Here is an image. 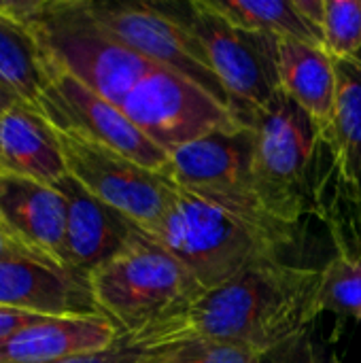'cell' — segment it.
<instances>
[{"instance_id": "cell-28", "label": "cell", "mask_w": 361, "mask_h": 363, "mask_svg": "<svg viewBox=\"0 0 361 363\" xmlns=\"http://www.w3.org/2000/svg\"><path fill=\"white\" fill-rule=\"evenodd\" d=\"M17 102H21V100H17L6 87L0 85V115H4V113H6L13 104H17Z\"/></svg>"}, {"instance_id": "cell-26", "label": "cell", "mask_w": 361, "mask_h": 363, "mask_svg": "<svg viewBox=\"0 0 361 363\" xmlns=\"http://www.w3.org/2000/svg\"><path fill=\"white\" fill-rule=\"evenodd\" d=\"M43 315H34V313H26V311H17V308H4L0 306V342L6 340L9 336L43 321Z\"/></svg>"}, {"instance_id": "cell-4", "label": "cell", "mask_w": 361, "mask_h": 363, "mask_svg": "<svg viewBox=\"0 0 361 363\" xmlns=\"http://www.w3.org/2000/svg\"><path fill=\"white\" fill-rule=\"evenodd\" d=\"M87 285L100 315L121 332L179 317L204 294L194 274L140 230L115 257L87 274Z\"/></svg>"}, {"instance_id": "cell-27", "label": "cell", "mask_w": 361, "mask_h": 363, "mask_svg": "<svg viewBox=\"0 0 361 363\" xmlns=\"http://www.w3.org/2000/svg\"><path fill=\"white\" fill-rule=\"evenodd\" d=\"M0 259H36L32 257L6 230V225L0 219ZM38 262V259H36ZM45 264V262H43Z\"/></svg>"}, {"instance_id": "cell-22", "label": "cell", "mask_w": 361, "mask_h": 363, "mask_svg": "<svg viewBox=\"0 0 361 363\" xmlns=\"http://www.w3.org/2000/svg\"><path fill=\"white\" fill-rule=\"evenodd\" d=\"M319 313L361 321V257L338 253L321 270L317 291Z\"/></svg>"}, {"instance_id": "cell-7", "label": "cell", "mask_w": 361, "mask_h": 363, "mask_svg": "<svg viewBox=\"0 0 361 363\" xmlns=\"http://www.w3.org/2000/svg\"><path fill=\"white\" fill-rule=\"evenodd\" d=\"M257 194L272 219L300 228L313 215V179L321 128L281 89L249 125Z\"/></svg>"}, {"instance_id": "cell-18", "label": "cell", "mask_w": 361, "mask_h": 363, "mask_svg": "<svg viewBox=\"0 0 361 363\" xmlns=\"http://www.w3.org/2000/svg\"><path fill=\"white\" fill-rule=\"evenodd\" d=\"M277 70L281 89L319 125L326 128L336 111L334 60L315 45L279 38Z\"/></svg>"}, {"instance_id": "cell-14", "label": "cell", "mask_w": 361, "mask_h": 363, "mask_svg": "<svg viewBox=\"0 0 361 363\" xmlns=\"http://www.w3.org/2000/svg\"><path fill=\"white\" fill-rule=\"evenodd\" d=\"M0 306L43 317L100 315L87 277L36 259H0Z\"/></svg>"}, {"instance_id": "cell-5", "label": "cell", "mask_w": 361, "mask_h": 363, "mask_svg": "<svg viewBox=\"0 0 361 363\" xmlns=\"http://www.w3.org/2000/svg\"><path fill=\"white\" fill-rule=\"evenodd\" d=\"M336 111L321 128L313 179V217L338 253L361 257V60H334Z\"/></svg>"}, {"instance_id": "cell-25", "label": "cell", "mask_w": 361, "mask_h": 363, "mask_svg": "<svg viewBox=\"0 0 361 363\" xmlns=\"http://www.w3.org/2000/svg\"><path fill=\"white\" fill-rule=\"evenodd\" d=\"M185 363H262V355L234 345L200 340L198 349Z\"/></svg>"}, {"instance_id": "cell-15", "label": "cell", "mask_w": 361, "mask_h": 363, "mask_svg": "<svg viewBox=\"0 0 361 363\" xmlns=\"http://www.w3.org/2000/svg\"><path fill=\"white\" fill-rule=\"evenodd\" d=\"M66 198V253L70 270L87 277L115 257L136 234V225L119 211L100 202L66 174L55 185Z\"/></svg>"}, {"instance_id": "cell-20", "label": "cell", "mask_w": 361, "mask_h": 363, "mask_svg": "<svg viewBox=\"0 0 361 363\" xmlns=\"http://www.w3.org/2000/svg\"><path fill=\"white\" fill-rule=\"evenodd\" d=\"M0 85L38 108L47 85V60L28 26L0 11Z\"/></svg>"}, {"instance_id": "cell-17", "label": "cell", "mask_w": 361, "mask_h": 363, "mask_svg": "<svg viewBox=\"0 0 361 363\" xmlns=\"http://www.w3.org/2000/svg\"><path fill=\"white\" fill-rule=\"evenodd\" d=\"M0 172L43 185H57L68 174L55 128L26 102L0 115Z\"/></svg>"}, {"instance_id": "cell-6", "label": "cell", "mask_w": 361, "mask_h": 363, "mask_svg": "<svg viewBox=\"0 0 361 363\" xmlns=\"http://www.w3.org/2000/svg\"><path fill=\"white\" fill-rule=\"evenodd\" d=\"M168 155L164 174L177 187L251 223L283 247L296 242L298 230L272 219L260 200L251 128L215 130Z\"/></svg>"}, {"instance_id": "cell-9", "label": "cell", "mask_w": 361, "mask_h": 363, "mask_svg": "<svg viewBox=\"0 0 361 363\" xmlns=\"http://www.w3.org/2000/svg\"><path fill=\"white\" fill-rule=\"evenodd\" d=\"M68 174L91 196L128 217L140 232L153 230L166 215L177 185L157 170L85 136L55 130Z\"/></svg>"}, {"instance_id": "cell-13", "label": "cell", "mask_w": 361, "mask_h": 363, "mask_svg": "<svg viewBox=\"0 0 361 363\" xmlns=\"http://www.w3.org/2000/svg\"><path fill=\"white\" fill-rule=\"evenodd\" d=\"M0 219L32 257L70 270L66 253V198L55 185L0 172Z\"/></svg>"}, {"instance_id": "cell-1", "label": "cell", "mask_w": 361, "mask_h": 363, "mask_svg": "<svg viewBox=\"0 0 361 363\" xmlns=\"http://www.w3.org/2000/svg\"><path fill=\"white\" fill-rule=\"evenodd\" d=\"M321 270L266 262L232 281L204 291L185 313L189 330L211 342H223L266 355L311 332Z\"/></svg>"}, {"instance_id": "cell-24", "label": "cell", "mask_w": 361, "mask_h": 363, "mask_svg": "<svg viewBox=\"0 0 361 363\" xmlns=\"http://www.w3.org/2000/svg\"><path fill=\"white\" fill-rule=\"evenodd\" d=\"M262 363H340L336 353L319 345L311 332L296 336L294 340L262 355Z\"/></svg>"}, {"instance_id": "cell-16", "label": "cell", "mask_w": 361, "mask_h": 363, "mask_svg": "<svg viewBox=\"0 0 361 363\" xmlns=\"http://www.w3.org/2000/svg\"><path fill=\"white\" fill-rule=\"evenodd\" d=\"M121 330L104 315L45 317L0 342V363H57L109 349Z\"/></svg>"}, {"instance_id": "cell-10", "label": "cell", "mask_w": 361, "mask_h": 363, "mask_svg": "<svg viewBox=\"0 0 361 363\" xmlns=\"http://www.w3.org/2000/svg\"><path fill=\"white\" fill-rule=\"evenodd\" d=\"M121 111L166 153L215 130L243 128L228 104L166 66L145 77L123 100Z\"/></svg>"}, {"instance_id": "cell-23", "label": "cell", "mask_w": 361, "mask_h": 363, "mask_svg": "<svg viewBox=\"0 0 361 363\" xmlns=\"http://www.w3.org/2000/svg\"><path fill=\"white\" fill-rule=\"evenodd\" d=\"M321 36L332 60H361V0H326Z\"/></svg>"}, {"instance_id": "cell-19", "label": "cell", "mask_w": 361, "mask_h": 363, "mask_svg": "<svg viewBox=\"0 0 361 363\" xmlns=\"http://www.w3.org/2000/svg\"><path fill=\"white\" fill-rule=\"evenodd\" d=\"M198 340L185 317L179 315L136 332H121L109 349L57 363H185Z\"/></svg>"}, {"instance_id": "cell-2", "label": "cell", "mask_w": 361, "mask_h": 363, "mask_svg": "<svg viewBox=\"0 0 361 363\" xmlns=\"http://www.w3.org/2000/svg\"><path fill=\"white\" fill-rule=\"evenodd\" d=\"M0 11L30 28L47 60L119 108L160 66L117 43L91 17L85 0H6Z\"/></svg>"}, {"instance_id": "cell-21", "label": "cell", "mask_w": 361, "mask_h": 363, "mask_svg": "<svg viewBox=\"0 0 361 363\" xmlns=\"http://www.w3.org/2000/svg\"><path fill=\"white\" fill-rule=\"evenodd\" d=\"M206 4L240 30L272 38H291L323 49L321 32L300 15L294 0H206Z\"/></svg>"}, {"instance_id": "cell-11", "label": "cell", "mask_w": 361, "mask_h": 363, "mask_svg": "<svg viewBox=\"0 0 361 363\" xmlns=\"http://www.w3.org/2000/svg\"><path fill=\"white\" fill-rule=\"evenodd\" d=\"M38 111L55 130L96 140L145 168L164 172L168 166L170 155L147 138L119 106L51 60H47V85Z\"/></svg>"}, {"instance_id": "cell-3", "label": "cell", "mask_w": 361, "mask_h": 363, "mask_svg": "<svg viewBox=\"0 0 361 363\" xmlns=\"http://www.w3.org/2000/svg\"><path fill=\"white\" fill-rule=\"evenodd\" d=\"M145 234L177 257L204 291L221 287L253 266L281 259L285 249L251 223L181 187L162 221Z\"/></svg>"}, {"instance_id": "cell-12", "label": "cell", "mask_w": 361, "mask_h": 363, "mask_svg": "<svg viewBox=\"0 0 361 363\" xmlns=\"http://www.w3.org/2000/svg\"><path fill=\"white\" fill-rule=\"evenodd\" d=\"M91 17L130 51L177 70L215 98L230 106V100L211 72L196 38L174 19L162 2H113V0H85ZM232 111V108H230Z\"/></svg>"}, {"instance_id": "cell-8", "label": "cell", "mask_w": 361, "mask_h": 363, "mask_svg": "<svg viewBox=\"0 0 361 363\" xmlns=\"http://www.w3.org/2000/svg\"><path fill=\"white\" fill-rule=\"evenodd\" d=\"M162 4L196 38L211 72L230 100L234 117L249 128L257 113L281 91L277 70L279 38L232 26L206 0Z\"/></svg>"}]
</instances>
